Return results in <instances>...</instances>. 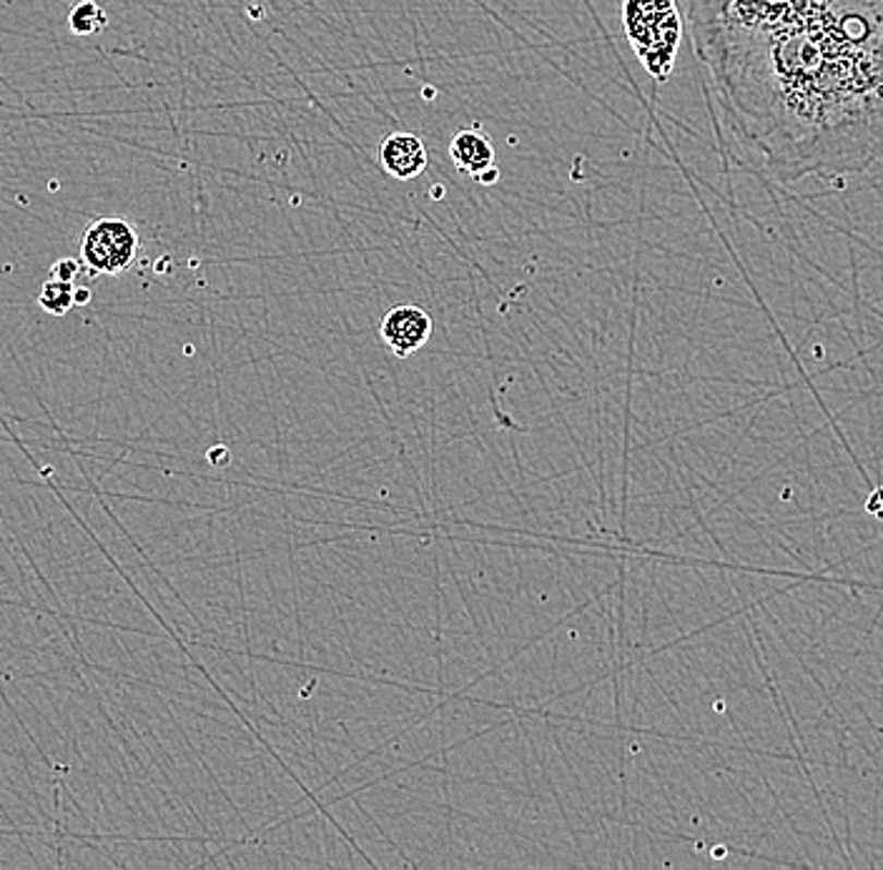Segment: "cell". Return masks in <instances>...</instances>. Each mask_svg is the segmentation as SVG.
Instances as JSON below:
<instances>
[{"label": "cell", "mask_w": 883, "mask_h": 870, "mask_svg": "<svg viewBox=\"0 0 883 870\" xmlns=\"http://www.w3.org/2000/svg\"><path fill=\"white\" fill-rule=\"evenodd\" d=\"M78 274H81V262H76V258H61V262H56L51 269L53 279L71 281V283H76Z\"/></svg>", "instance_id": "obj_9"}, {"label": "cell", "mask_w": 883, "mask_h": 870, "mask_svg": "<svg viewBox=\"0 0 883 870\" xmlns=\"http://www.w3.org/2000/svg\"><path fill=\"white\" fill-rule=\"evenodd\" d=\"M38 304L44 312L53 314V316H63L69 314L73 306H76V283L71 281H61V279H48L44 287H40V294H38Z\"/></svg>", "instance_id": "obj_7"}, {"label": "cell", "mask_w": 883, "mask_h": 870, "mask_svg": "<svg viewBox=\"0 0 883 870\" xmlns=\"http://www.w3.org/2000/svg\"><path fill=\"white\" fill-rule=\"evenodd\" d=\"M622 28L643 69L668 81L682 38L676 0H622Z\"/></svg>", "instance_id": "obj_2"}, {"label": "cell", "mask_w": 883, "mask_h": 870, "mask_svg": "<svg viewBox=\"0 0 883 870\" xmlns=\"http://www.w3.org/2000/svg\"><path fill=\"white\" fill-rule=\"evenodd\" d=\"M88 301H90V291L76 287V304H88Z\"/></svg>", "instance_id": "obj_11"}, {"label": "cell", "mask_w": 883, "mask_h": 870, "mask_svg": "<svg viewBox=\"0 0 883 870\" xmlns=\"http://www.w3.org/2000/svg\"><path fill=\"white\" fill-rule=\"evenodd\" d=\"M698 58L736 136L776 179L883 161V0H790L763 31Z\"/></svg>", "instance_id": "obj_1"}, {"label": "cell", "mask_w": 883, "mask_h": 870, "mask_svg": "<svg viewBox=\"0 0 883 870\" xmlns=\"http://www.w3.org/2000/svg\"><path fill=\"white\" fill-rule=\"evenodd\" d=\"M497 176H499V173H497L495 166H489L487 171H482V173L477 176V181H482V183H495V181H497Z\"/></svg>", "instance_id": "obj_10"}, {"label": "cell", "mask_w": 883, "mask_h": 870, "mask_svg": "<svg viewBox=\"0 0 883 870\" xmlns=\"http://www.w3.org/2000/svg\"><path fill=\"white\" fill-rule=\"evenodd\" d=\"M108 23V15L96 0H81V3L73 5V11L69 15V25L76 36H96L101 33Z\"/></svg>", "instance_id": "obj_8"}, {"label": "cell", "mask_w": 883, "mask_h": 870, "mask_svg": "<svg viewBox=\"0 0 883 870\" xmlns=\"http://www.w3.org/2000/svg\"><path fill=\"white\" fill-rule=\"evenodd\" d=\"M449 156H452L457 169L474 176V179L482 171H487L489 166H495L493 141L477 129H464L457 133L452 144H449Z\"/></svg>", "instance_id": "obj_6"}, {"label": "cell", "mask_w": 883, "mask_h": 870, "mask_svg": "<svg viewBox=\"0 0 883 870\" xmlns=\"http://www.w3.org/2000/svg\"><path fill=\"white\" fill-rule=\"evenodd\" d=\"M141 239L136 226L121 216H104L86 226L81 237V264L90 276H116L136 262Z\"/></svg>", "instance_id": "obj_3"}, {"label": "cell", "mask_w": 883, "mask_h": 870, "mask_svg": "<svg viewBox=\"0 0 883 870\" xmlns=\"http://www.w3.org/2000/svg\"><path fill=\"white\" fill-rule=\"evenodd\" d=\"M379 164L382 169L399 181L416 179L427 169V146L414 133H391L379 144Z\"/></svg>", "instance_id": "obj_5"}, {"label": "cell", "mask_w": 883, "mask_h": 870, "mask_svg": "<svg viewBox=\"0 0 883 870\" xmlns=\"http://www.w3.org/2000/svg\"><path fill=\"white\" fill-rule=\"evenodd\" d=\"M382 341L397 357H412L432 337V316L416 304H399L382 319Z\"/></svg>", "instance_id": "obj_4"}]
</instances>
